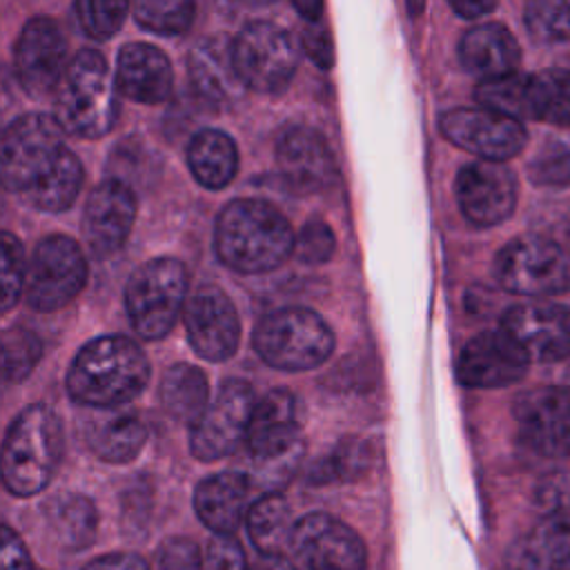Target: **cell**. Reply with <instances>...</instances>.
<instances>
[{"label": "cell", "mask_w": 570, "mask_h": 570, "mask_svg": "<svg viewBox=\"0 0 570 570\" xmlns=\"http://www.w3.org/2000/svg\"><path fill=\"white\" fill-rule=\"evenodd\" d=\"M65 129L51 114L29 111L2 131L0 178L7 191L49 214L73 205L82 187V163L65 142Z\"/></svg>", "instance_id": "obj_1"}, {"label": "cell", "mask_w": 570, "mask_h": 570, "mask_svg": "<svg viewBox=\"0 0 570 570\" xmlns=\"http://www.w3.org/2000/svg\"><path fill=\"white\" fill-rule=\"evenodd\" d=\"M296 234L285 214L263 198L227 203L214 225L218 261L238 274H265L294 254Z\"/></svg>", "instance_id": "obj_2"}, {"label": "cell", "mask_w": 570, "mask_h": 570, "mask_svg": "<svg viewBox=\"0 0 570 570\" xmlns=\"http://www.w3.org/2000/svg\"><path fill=\"white\" fill-rule=\"evenodd\" d=\"M151 365L134 338L105 334L85 343L67 372L69 396L91 410L131 403L149 383Z\"/></svg>", "instance_id": "obj_3"}, {"label": "cell", "mask_w": 570, "mask_h": 570, "mask_svg": "<svg viewBox=\"0 0 570 570\" xmlns=\"http://www.w3.org/2000/svg\"><path fill=\"white\" fill-rule=\"evenodd\" d=\"M53 116L65 134L76 138H102L118 118V87L105 56L80 49L53 94Z\"/></svg>", "instance_id": "obj_4"}, {"label": "cell", "mask_w": 570, "mask_h": 570, "mask_svg": "<svg viewBox=\"0 0 570 570\" xmlns=\"http://www.w3.org/2000/svg\"><path fill=\"white\" fill-rule=\"evenodd\" d=\"M62 456V425L42 403L27 405L2 441V483L16 497H33L53 479Z\"/></svg>", "instance_id": "obj_5"}, {"label": "cell", "mask_w": 570, "mask_h": 570, "mask_svg": "<svg viewBox=\"0 0 570 570\" xmlns=\"http://www.w3.org/2000/svg\"><path fill=\"white\" fill-rule=\"evenodd\" d=\"M252 345L263 363L283 372L318 367L334 350L330 325L307 307H278L254 327Z\"/></svg>", "instance_id": "obj_6"}, {"label": "cell", "mask_w": 570, "mask_h": 570, "mask_svg": "<svg viewBox=\"0 0 570 570\" xmlns=\"http://www.w3.org/2000/svg\"><path fill=\"white\" fill-rule=\"evenodd\" d=\"M189 276L171 256L138 265L125 285V309L134 332L145 341L165 338L187 305Z\"/></svg>", "instance_id": "obj_7"}, {"label": "cell", "mask_w": 570, "mask_h": 570, "mask_svg": "<svg viewBox=\"0 0 570 570\" xmlns=\"http://www.w3.org/2000/svg\"><path fill=\"white\" fill-rule=\"evenodd\" d=\"M303 419V403L287 387L258 399L245 445L261 479L281 483L292 474L301 459Z\"/></svg>", "instance_id": "obj_8"}, {"label": "cell", "mask_w": 570, "mask_h": 570, "mask_svg": "<svg viewBox=\"0 0 570 570\" xmlns=\"http://www.w3.org/2000/svg\"><path fill=\"white\" fill-rule=\"evenodd\" d=\"M497 283L519 296H557L570 289V252L541 234L517 236L494 256Z\"/></svg>", "instance_id": "obj_9"}, {"label": "cell", "mask_w": 570, "mask_h": 570, "mask_svg": "<svg viewBox=\"0 0 570 570\" xmlns=\"http://www.w3.org/2000/svg\"><path fill=\"white\" fill-rule=\"evenodd\" d=\"M236 71L256 94H281L292 82L301 47L289 31L269 20L245 24L232 40Z\"/></svg>", "instance_id": "obj_10"}, {"label": "cell", "mask_w": 570, "mask_h": 570, "mask_svg": "<svg viewBox=\"0 0 570 570\" xmlns=\"http://www.w3.org/2000/svg\"><path fill=\"white\" fill-rule=\"evenodd\" d=\"M87 256L82 247L62 234L45 236L27 267L24 296L36 312H56L71 303L87 283Z\"/></svg>", "instance_id": "obj_11"}, {"label": "cell", "mask_w": 570, "mask_h": 570, "mask_svg": "<svg viewBox=\"0 0 570 570\" xmlns=\"http://www.w3.org/2000/svg\"><path fill=\"white\" fill-rule=\"evenodd\" d=\"M256 403L258 399L247 381H223L203 416L191 425V454L198 461H218L236 452L238 445L247 441Z\"/></svg>", "instance_id": "obj_12"}, {"label": "cell", "mask_w": 570, "mask_h": 570, "mask_svg": "<svg viewBox=\"0 0 570 570\" xmlns=\"http://www.w3.org/2000/svg\"><path fill=\"white\" fill-rule=\"evenodd\" d=\"M441 134L479 160L503 163L517 156L528 140L523 122L488 107H454L439 118Z\"/></svg>", "instance_id": "obj_13"}, {"label": "cell", "mask_w": 570, "mask_h": 570, "mask_svg": "<svg viewBox=\"0 0 570 570\" xmlns=\"http://www.w3.org/2000/svg\"><path fill=\"white\" fill-rule=\"evenodd\" d=\"M289 550L298 570H365L367 552L361 537L325 512L296 521Z\"/></svg>", "instance_id": "obj_14"}, {"label": "cell", "mask_w": 570, "mask_h": 570, "mask_svg": "<svg viewBox=\"0 0 570 570\" xmlns=\"http://www.w3.org/2000/svg\"><path fill=\"white\" fill-rule=\"evenodd\" d=\"M191 350L212 363L232 358L240 343V318L232 298L218 285H200L183 312Z\"/></svg>", "instance_id": "obj_15"}, {"label": "cell", "mask_w": 570, "mask_h": 570, "mask_svg": "<svg viewBox=\"0 0 570 570\" xmlns=\"http://www.w3.org/2000/svg\"><path fill=\"white\" fill-rule=\"evenodd\" d=\"M16 76L31 98L56 94L67 71V40L49 16H31L16 40Z\"/></svg>", "instance_id": "obj_16"}, {"label": "cell", "mask_w": 570, "mask_h": 570, "mask_svg": "<svg viewBox=\"0 0 570 570\" xmlns=\"http://www.w3.org/2000/svg\"><path fill=\"white\" fill-rule=\"evenodd\" d=\"M454 196L468 223L494 227L514 212L517 178L505 163L472 160L459 169Z\"/></svg>", "instance_id": "obj_17"}, {"label": "cell", "mask_w": 570, "mask_h": 570, "mask_svg": "<svg viewBox=\"0 0 570 570\" xmlns=\"http://www.w3.org/2000/svg\"><path fill=\"white\" fill-rule=\"evenodd\" d=\"M530 356L501 327L470 338L456 358V379L465 387H508L525 376Z\"/></svg>", "instance_id": "obj_18"}, {"label": "cell", "mask_w": 570, "mask_h": 570, "mask_svg": "<svg viewBox=\"0 0 570 570\" xmlns=\"http://www.w3.org/2000/svg\"><path fill=\"white\" fill-rule=\"evenodd\" d=\"M136 194L125 180L109 176L100 180L82 209L80 232L89 252L105 258L122 247L136 220Z\"/></svg>", "instance_id": "obj_19"}, {"label": "cell", "mask_w": 570, "mask_h": 570, "mask_svg": "<svg viewBox=\"0 0 570 570\" xmlns=\"http://www.w3.org/2000/svg\"><path fill=\"white\" fill-rule=\"evenodd\" d=\"M514 419L523 441L543 456H570V387L546 385L517 396Z\"/></svg>", "instance_id": "obj_20"}, {"label": "cell", "mask_w": 570, "mask_h": 570, "mask_svg": "<svg viewBox=\"0 0 570 570\" xmlns=\"http://www.w3.org/2000/svg\"><path fill=\"white\" fill-rule=\"evenodd\" d=\"M501 330L508 332L530 356V361H561L570 356V307L559 303H521L512 305Z\"/></svg>", "instance_id": "obj_21"}, {"label": "cell", "mask_w": 570, "mask_h": 570, "mask_svg": "<svg viewBox=\"0 0 570 570\" xmlns=\"http://www.w3.org/2000/svg\"><path fill=\"white\" fill-rule=\"evenodd\" d=\"M276 169L283 183L298 194L325 189L336 165L325 138L307 125H289L276 140Z\"/></svg>", "instance_id": "obj_22"}, {"label": "cell", "mask_w": 570, "mask_h": 570, "mask_svg": "<svg viewBox=\"0 0 570 570\" xmlns=\"http://www.w3.org/2000/svg\"><path fill=\"white\" fill-rule=\"evenodd\" d=\"M187 78L196 100L216 111L234 107L247 89L234 65L232 40L223 33L207 36L191 47Z\"/></svg>", "instance_id": "obj_23"}, {"label": "cell", "mask_w": 570, "mask_h": 570, "mask_svg": "<svg viewBox=\"0 0 570 570\" xmlns=\"http://www.w3.org/2000/svg\"><path fill=\"white\" fill-rule=\"evenodd\" d=\"M118 94L142 105H160L174 87L169 58L149 42H129L116 60Z\"/></svg>", "instance_id": "obj_24"}, {"label": "cell", "mask_w": 570, "mask_h": 570, "mask_svg": "<svg viewBox=\"0 0 570 570\" xmlns=\"http://www.w3.org/2000/svg\"><path fill=\"white\" fill-rule=\"evenodd\" d=\"M505 570H570V505L554 508L508 554Z\"/></svg>", "instance_id": "obj_25"}, {"label": "cell", "mask_w": 570, "mask_h": 570, "mask_svg": "<svg viewBox=\"0 0 570 570\" xmlns=\"http://www.w3.org/2000/svg\"><path fill=\"white\" fill-rule=\"evenodd\" d=\"M459 60L468 73L488 82L517 73L521 47L501 22H481L461 36Z\"/></svg>", "instance_id": "obj_26"}, {"label": "cell", "mask_w": 570, "mask_h": 570, "mask_svg": "<svg viewBox=\"0 0 570 570\" xmlns=\"http://www.w3.org/2000/svg\"><path fill=\"white\" fill-rule=\"evenodd\" d=\"M249 488V476L234 470L203 479L194 490V510L203 525L216 537H232L243 517H247Z\"/></svg>", "instance_id": "obj_27"}, {"label": "cell", "mask_w": 570, "mask_h": 570, "mask_svg": "<svg viewBox=\"0 0 570 570\" xmlns=\"http://www.w3.org/2000/svg\"><path fill=\"white\" fill-rule=\"evenodd\" d=\"M87 448L107 463H129L147 441V428L136 412L114 407L94 410L82 423Z\"/></svg>", "instance_id": "obj_28"}, {"label": "cell", "mask_w": 570, "mask_h": 570, "mask_svg": "<svg viewBox=\"0 0 570 570\" xmlns=\"http://www.w3.org/2000/svg\"><path fill=\"white\" fill-rule=\"evenodd\" d=\"M187 167L205 189L227 187L238 171V149L220 129H200L187 145Z\"/></svg>", "instance_id": "obj_29"}, {"label": "cell", "mask_w": 570, "mask_h": 570, "mask_svg": "<svg viewBox=\"0 0 570 570\" xmlns=\"http://www.w3.org/2000/svg\"><path fill=\"white\" fill-rule=\"evenodd\" d=\"M158 399L169 416L194 425L209 405L205 372L191 363L169 365L160 379Z\"/></svg>", "instance_id": "obj_30"}, {"label": "cell", "mask_w": 570, "mask_h": 570, "mask_svg": "<svg viewBox=\"0 0 570 570\" xmlns=\"http://www.w3.org/2000/svg\"><path fill=\"white\" fill-rule=\"evenodd\" d=\"M47 525L67 550H85L96 539L98 512L89 497L62 492L45 505Z\"/></svg>", "instance_id": "obj_31"}, {"label": "cell", "mask_w": 570, "mask_h": 570, "mask_svg": "<svg viewBox=\"0 0 570 570\" xmlns=\"http://www.w3.org/2000/svg\"><path fill=\"white\" fill-rule=\"evenodd\" d=\"M245 523H247V534L252 543L263 557L281 554L283 548L289 546L296 528L292 508L281 492L261 494L249 505Z\"/></svg>", "instance_id": "obj_32"}, {"label": "cell", "mask_w": 570, "mask_h": 570, "mask_svg": "<svg viewBox=\"0 0 570 570\" xmlns=\"http://www.w3.org/2000/svg\"><path fill=\"white\" fill-rule=\"evenodd\" d=\"M372 461H374V448L367 439L345 436L323 459H318L309 468L307 481L316 485L356 481L370 470Z\"/></svg>", "instance_id": "obj_33"}, {"label": "cell", "mask_w": 570, "mask_h": 570, "mask_svg": "<svg viewBox=\"0 0 570 570\" xmlns=\"http://www.w3.org/2000/svg\"><path fill=\"white\" fill-rule=\"evenodd\" d=\"M530 120L570 127V71L543 69L530 73Z\"/></svg>", "instance_id": "obj_34"}, {"label": "cell", "mask_w": 570, "mask_h": 570, "mask_svg": "<svg viewBox=\"0 0 570 570\" xmlns=\"http://www.w3.org/2000/svg\"><path fill=\"white\" fill-rule=\"evenodd\" d=\"M528 178L539 187L570 185V127L550 131L528 163Z\"/></svg>", "instance_id": "obj_35"}, {"label": "cell", "mask_w": 570, "mask_h": 570, "mask_svg": "<svg viewBox=\"0 0 570 570\" xmlns=\"http://www.w3.org/2000/svg\"><path fill=\"white\" fill-rule=\"evenodd\" d=\"M481 107L510 116L514 120H530V73H510L505 78L479 82L474 91Z\"/></svg>", "instance_id": "obj_36"}, {"label": "cell", "mask_w": 570, "mask_h": 570, "mask_svg": "<svg viewBox=\"0 0 570 570\" xmlns=\"http://www.w3.org/2000/svg\"><path fill=\"white\" fill-rule=\"evenodd\" d=\"M136 22L154 33L180 36L185 33L196 16L191 0H142L131 7Z\"/></svg>", "instance_id": "obj_37"}, {"label": "cell", "mask_w": 570, "mask_h": 570, "mask_svg": "<svg viewBox=\"0 0 570 570\" xmlns=\"http://www.w3.org/2000/svg\"><path fill=\"white\" fill-rule=\"evenodd\" d=\"M42 356V343L27 327H7L2 332V372L7 383L24 381Z\"/></svg>", "instance_id": "obj_38"}, {"label": "cell", "mask_w": 570, "mask_h": 570, "mask_svg": "<svg viewBox=\"0 0 570 570\" xmlns=\"http://www.w3.org/2000/svg\"><path fill=\"white\" fill-rule=\"evenodd\" d=\"M532 40L552 45L570 38V0H532L523 9Z\"/></svg>", "instance_id": "obj_39"}, {"label": "cell", "mask_w": 570, "mask_h": 570, "mask_svg": "<svg viewBox=\"0 0 570 570\" xmlns=\"http://www.w3.org/2000/svg\"><path fill=\"white\" fill-rule=\"evenodd\" d=\"M76 18L82 27V31L89 38L107 40L114 33L120 31L125 24V16L129 11L127 2H91V0H78L73 4Z\"/></svg>", "instance_id": "obj_40"}, {"label": "cell", "mask_w": 570, "mask_h": 570, "mask_svg": "<svg viewBox=\"0 0 570 570\" xmlns=\"http://www.w3.org/2000/svg\"><path fill=\"white\" fill-rule=\"evenodd\" d=\"M336 252V236L332 227L318 218L312 216L303 223V227L296 232L294 243V256L305 265H323L327 263Z\"/></svg>", "instance_id": "obj_41"}, {"label": "cell", "mask_w": 570, "mask_h": 570, "mask_svg": "<svg viewBox=\"0 0 570 570\" xmlns=\"http://www.w3.org/2000/svg\"><path fill=\"white\" fill-rule=\"evenodd\" d=\"M27 267L22 243L11 232H2V312H9L24 292Z\"/></svg>", "instance_id": "obj_42"}, {"label": "cell", "mask_w": 570, "mask_h": 570, "mask_svg": "<svg viewBox=\"0 0 570 570\" xmlns=\"http://www.w3.org/2000/svg\"><path fill=\"white\" fill-rule=\"evenodd\" d=\"M154 570H203L200 550L187 537H169L156 550Z\"/></svg>", "instance_id": "obj_43"}, {"label": "cell", "mask_w": 570, "mask_h": 570, "mask_svg": "<svg viewBox=\"0 0 570 570\" xmlns=\"http://www.w3.org/2000/svg\"><path fill=\"white\" fill-rule=\"evenodd\" d=\"M203 570H249L243 546L234 537H214L203 557Z\"/></svg>", "instance_id": "obj_44"}, {"label": "cell", "mask_w": 570, "mask_h": 570, "mask_svg": "<svg viewBox=\"0 0 570 570\" xmlns=\"http://www.w3.org/2000/svg\"><path fill=\"white\" fill-rule=\"evenodd\" d=\"M301 47L316 67L330 69L334 65V45H332L330 31L321 22H314L303 29Z\"/></svg>", "instance_id": "obj_45"}, {"label": "cell", "mask_w": 570, "mask_h": 570, "mask_svg": "<svg viewBox=\"0 0 570 570\" xmlns=\"http://www.w3.org/2000/svg\"><path fill=\"white\" fill-rule=\"evenodd\" d=\"M0 557H2V570H33L31 557L22 539L9 525H2Z\"/></svg>", "instance_id": "obj_46"}, {"label": "cell", "mask_w": 570, "mask_h": 570, "mask_svg": "<svg viewBox=\"0 0 570 570\" xmlns=\"http://www.w3.org/2000/svg\"><path fill=\"white\" fill-rule=\"evenodd\" d=\"M82 570H149L147 561L131 552H111L94 559Z\"/></svg>", "instance_id": "obj_47"}, {"label": "cell", "mask_w": 570, "mask_h": 570, "mask_svg": "<svg viewBox=\"0 0 570 570\" xmlns=\"http://www.w3.org/2000/svg\"><path fill=\"white\" fill-rule=\"evenodd\" d=\"M450 7H452L454 13H459L465 20L481 18V16H485V13L497 9L494 2H470V0H465V2H450Z\"/></svg>", "instance_id": "obj_48"}, {"label": "cell", "mask_w": 570, "mask_h": 570, "mask_svg": "<svg viewBox=\"0 0 570 570\" xmlns=\"http://www.w3.org/2000/svg\"><path fill=\"white\" fill-rule=\"evenodd\" d=\"M252 570H298V566L287 561L283 554H272V557H261Z\"/></svg>", "instance_id": "obj_49"}, {"label": "cell", "mask_w": 570, "mask_h": 570, "mask_svg": "<svg viewBox=\"0 0 570 570\" xmlns=\"http://www.w3.org/2000/svg\"><path fill=\"white\" fill-rule=\"evenodd\" d=\"M305 20H309L312 24L314 22H321V13H323V4L321 2H294L292 4Z\"/></svg>", "instance_id": "obj_50"}]
</instances>
